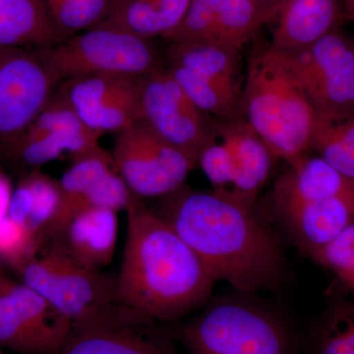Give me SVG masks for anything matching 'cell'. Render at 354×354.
<instances>
[{
	"label": "cell",
	"instance_id": "6da1fadb",
	"mask_svg": "<svg viewBox=\"0 0 354 354\" xmlns=\"http://www.w3.org/2000/svg\"><path fill=\"white\" fill-rule=\"evenodd\" d=\"M153 209L207 266L242 292L274 290L283 276L277 237L253 208L215 191L183 187Z\"/></svg>",
	"mask_w": 354,
	"mask_h": 354
},
{
	"label": "cell",
	"instance_id": "7a4b0ae2",
	"mask_svg": "<svg viewBox=\"0 0 354 354\" xmlns=\"http://www.w3.org/2000/svg\"><path fill=\"white\" fill-rule=\"evenodd\" d=\"M116 293L144 320L174 321L208 299L216 279L164 220L133 195Z\"/></svg>",
	"mask_w": 354,
	"mask_h": 354
},
{
	"label": "cell",
	"instance_id": "3957f363",
	"mask_svg": "<svg viewBox=\"0 0 354 354\" xmlns=\"http://www.w3.org/2000/svg\"><path fill=\"white\" fill-rule=\"evenodd\" d=\"M241 111L274 157L290 164L310 152L315 111L285 55L269 44L247 59Z\"/></svg>",
	"mask_w": 354,
	"mask_h": 354
},
{
	"label": "cell",
	"instance_id": "277c9868",
	"mask_svg": "<svg viewBox=\"0 0 354 354\" xmlns=\"http://www.w3.org/2000/svg\"><path fill=\"white\" fill-rule=\"evenodd\" d=\"M20 272L23 283L69 318L74 328L120 308L116 277L81 265L57 241L41 247Z\"/></svg>",
	"mask_w": 354,
	"mask_h": 354
},
{
	"label": "cell",
	"instance_id": "5b68a950",
	"mask_svg": "<svg viewBox=\"0 0 354 354\" xmlns=\"http://www.w3.org/2000/svg\"><path fill=\"white\" fill-rule=\"evenodd\" d=\"M35 50L57 85L92 74L145 76L165 66L153 39L109 28H93Z\"/></svg>",
	"mask_w": 354,
	"mask_h": 354
},
{
	"label": "cell",
	"instance_id": "8992f818",
	"mask_svg": "<svg viewBox=\"0 0 354 354\" xmlns=\"http://www.w3.org/2000/svg\"><path fill=\"white\" fill-rule=\"evenodd\" d=\"M183 341L190 354H293L278 317L234 300L209 305L184 328Z\"/></svg>",
	"mask_w": 354,
	"mask_h": 354
},
{
	"label": "cell",
	"instance_id": "52a82bcc",
	"mask_svg": "<svg viewBox=\"0 0 354 354\" xmlns=\"http://www.w3.org/2000/svg\"><path fill=\"white\" fill-rule=\"evenodd\" d=\"M111 156L115 171L141 198L162 197L183 187L198 164L142 118L115 133Z\"/></svg>",
	"mask_w": 354,
	"mask_h": 354
},
{
	"label": "cell",
	"instance_id": "ba28073f",
	"mask_svg": "<svg viewBox=\"0 0 354 354\" xmlns=\"http://www.w3.org/2000/svg\"><path fill=\"white\" fill-rule=\"evenodd\" d=\"M283 55L317 118L339 121L354 115V41L342 28Z\"/></svg>",
	"mask_w": 354,
	"mask_h": 354
},
{
	"label": "cell",
	"instance_id": "9c48e42d",
	"mask_svg": "<svg viewBox=\"0 0 354 354\" xmlns=\"http://www.w3.org/2000/svg\"><path fill=\"white\" fill-rule=\"evenodd\" d=\"M104 136L84 124L66 104L51 97L15 138L0 146V153L15 167L32 171L67 155L72 162L97 152Z\"/></svg>",
	"mask_w": 354,
	"mask_h": 354
},
{
	"label": "cell",
	"instance_id": "30bf717a",
	"mask_svg": "<svg viewBox=\"0 0 354 354\" xmlns=\"http://www.w3.org/2000/svg\"><path fill=\"white\" fill-rule=\"evenodd\" d=\"M72 321L25 283L6 279L0 292V348L53 354L68 341Z\"/></svg>",
	"mask_w": 354,
	"mask_h": 354
},
{
	"label": "cell",
	"instance_id": "8fae6325",
	"mask_svg": "<svg viewBox=\"0 0 354 354\" xmlns=\"http://www.w3.org/2000/svg\"><path fill=\"white\" fill-rule=\"evenodd\" d=\"M143 78L128 74L75 77L60 83L53 97L94 131L116 133L141 118Z\"/></svg>",
	"mask_w": 354,
	"mask_h": 354
},
{
	"label": "cell",
	"instance_id": "7c38bea8",
	"mask_svg": "<svg viewBox=\"0 0 354 354\" xmlns=\"http://www.w3.org/2000/svg\"><path fill=\"white\" fill-rule=\"evenodd\" d=\"M57 86L35 48L0 46V146L37 118Z\"/></svg>",
	"mask_w": 354,
	"mask_h": 354
},
{
	"label": "cell",
	"instance_id": "4fadbf2b",
	"mask_svg": "<svg viewBox=\"0 0 354 354\" xmlns=\"http://www.w3.org/2000/svg\"><path fill=\"white\" fill-rule=\"evenodd\" d=\"M140 118L197 160L211 136L214 120L193 104L167 66L144 76Z\"/></svg>",
	"mask_w": 354,
	"mask_h": 354
},
{
	"label": "cell",
	"instance_id": "5bb4252c",
	"mask_svg": "<svg viewBox=\"0 0 354 354\" xmlns=\"http://www.w3.org/2000/svg\"><path fill=\"white\" fill-rule=\"evenodd\" d=\"M270 17L253 0H191L183 19L162 37L174 41H211L243 50Z\"/></svg>",
	"mask_w": 354,
	"mask_h": 354
},
{
	"label": "cell",
	"instance_id": "9a60e30c",
	"mask_svg": "<svg viewBox=\"0 0 354 354\" xmlns=\"http://www.w3.org/2000/svg\"><path fill=\"white\" fill-rule=\"evenodd\" d=\"M346 21L342 0H281L269 25V46L283 55L309 48Z\"/></svg>",
	"mask_w": 354,
	"mask_h": 354
},
{
	"label": "cell",
	"instance_id": "2e32d148",
	"mask_svg": "<svg viewBox=\"0 0 354 354\" xmlns=\"http://www.w3.org/2000/svg\"><path fill=\"white\" fill-rule=\"evenodd\" d=\"M214 125L227 142L234 167L232 187L223 197L253 208L256 198L271 174L272 160L276 157L242 118H214Z\"/></svg>",
	"mask_w": 354,
	"mask_h": 354
},
{
	"label": "cell",
	"instance_id": "e0dca14e",
	"mask_svg": "<svg viewBox=\"0 0 354 354\" xmlns=\"http://www.w3.org/2000/svg\"><path fill=\"white\" fill-rule=\"evenodd\" d=\"M141 320L121 307L106 318L74 328L68 341L53 354H176L134 329L133 323Z\"/></svg>",
	"mask_w": 354,
	"mask_h": 354
},
{
	"label": "cell",
	"instance_id": "ac0fdd59",
	"mask_svg": "<svg viewBox=\"0 0 354 354\" xmlns=\"http://www.w3.org/2000/svg\"><path fill=\"white\" fill-rule=\"evenodd\" d=\"M118 234V213L92 207L78 212L57 242L81 265L102 270L113 260Z\"/></svg>",
	"mask_w": 354,
	"mask_h": 354
},
{
	"label": "cell",
	"instance_id": "d6986e66",
	"mask_svg": "<svg viewBox=\"0 0 354 354\" xmlns=\"http://www.w3.org/2000/svg\"><path fill=\"white\" fill-rule=\"evenodd\" d=\"M302 248L313 255L354 220V198L277 205Z\"/></svg>",
	"mask_w": 354,
	"mask_h": 354
},
{
	"label": "cell",
	"instance_id": "ffe728a7",
	"mask_svg": "<svg viewBox=\"0 0 354 354\" xmlns=\"http://www.w3.org/2000/svg\"><path fill=\"white\" fill-rule=\"evenodd\" d=\"M274 186V204L354 198V181L339 174L319 156L308 153L290 162Z\"/></svg>",
	"mask_w": 354,
	"mask_h": 354
},
{
	"label": "cell",
	"instance_id": "44dd1931",
	"mask_svg": "<svg viewBox=\"0 0 354 354\" xmlns=\"http://www.w3.org/2000/svg\"><path fill=\"white\" fill-rule=\"evenodd\" d=\"M165 64L183 67L205 80L243 88L242 50L211 41H174L165 51Z\"/></svg>",
	"mask_w": 354,
	"mask_h": 354
},
{
	"label": "cell",
	"instance_id": "7402d4cb",
	"mask_svg": "<svg viewBox=\"0 0 354 354\" xmlns=\"http://www.w3.org/2000/svg\"><path fill=\"white\" fill-rule=\"evenodd\" d=\"M191 0H118L95 28H109L153 39L164 37L183 19Z\"/></svg>",
	"mask_w": 354,
	"mask_h": 354
},
{
	"label": "cell",
	"instance_id": "603a6c76",
	"mask_svg": "<svg viewBox=\"0 0 354 354\" xmlns=\"http://www.w3.org/2000/svg\"><path fill=\"white\" fill-rule=\"evenodd\" d=\"M59 183L39 169L28 171L13 189L8 216L24 225L41 244L57 214Z\"/></svg>",
	"mask_w": 354,
	"mask_h": 354
},
{
	"label": "cell",
	"instance_id": "cb8c5ba5",
	"mask_svg": "<svg viewBox=\"0 0 354 354\" xmlns=\"http://www.w3.org/2000/svg\"><path fill=\"white\" fill-rule=\"evenodd\" d=\"M111 169H114L113 156L102 148L72 162L71 167L58 181L59 206L46 230L44 241L48 236L58 239L62 235L70 220L80 209L81 203L88 190Z\"/></svg>",
	"mask_w": 354,
	"mask_h": 354
},
{
	"label": "cell",
	"instance_id": "d4e9b609",
	"mask_svg": "<svg viewBox=\"0 0 354 354\" xmlns=\"http://www.w3.org/2000/svg\"><path fill=\"white\" fill-rule=\"evenodd\" d=\"M64 39L38 0H0V46L37 48Z\"/></svg>",
	"mask_w": 354,
	"mask_h": 354
},
{
	"label": "cell",
	"instance_id": "484cf974",
	"mask_svg": "<svg viewBox=\"0 0 354 354\" xmlns=\"http://www.w3.org/2000/svg\"><path fill=\"white\" fill-rule=\"evenodd\" d=\"M167 71L203 113L218 120L242 118V90L205 80L176 65L165 64Z\"/></svg>",
	"mask_w": 354,
	"mask_h": 354
},
{
	"label": "cell",
	"instance_id": "4316f807",
	"mask_svg": "<svg viewBox=\"0 0 354 354\" xmlns=\"http://www.w3.org/2000/svg\"><path fill=\"white\" fill-rule=\"evenodd\" d=\"M310 151L354 181V115L339 121L316 116Z\"/></svg>",
	"mask_w": 354,
	"mask_h": 354
},
{
	"label": "cell",
	"instance_id": "83f0119b",
	"mask_svg": "<svg viewBox=\"0 0 354 354\" xmlns=\"http://www.w3.org/2000/svg\"><path fill=\"white\" fill-rule=\"evenodd\" d=\"M118 0H38L46 18L62 38L93 29L111 13Z\"/></svg>",
	"mask_w": 354,
	"mask_h": 354
},
{
	"label": "cell",
	"instance_id": "f1b7e54d",
	"mask_svg": "<svg viewBox=\"0 0 354 354\" xmlns=\"http://www.w3.org/2000/svg\"><path fill=\"white\" fill-rule=\"evenodd\" d=\"M307 354H354V304L333 305L312 332Z\"/></svg>",
	"mask_w": 354,
	"mask_h": 354
},
{
	"label": "cell",
	"instance_id": "f546056e",
	"mask_svg": "<svg viewBox=\"0 0 354 354\" xmlns=\"http://www.w3.org/2000/svg\"><path fill=\"white\" fill-rule=\"evenodd\" d=\"M43 246L24 225L10 216L0 218V259L6 261L18 271Z\"/></svg>",
	"mask_w": 354,
	"mask_h": 354
},
{
	"label": "cell",
	"instance_id": "4dcf8cb0",
	"mask_svg": "<svg viewBox=\"0 0 354 354\" xmlns=\"http://www.w3.org/2000/svg\"><path fill=\"white\" fill-rule=\"evenodd\" d=\"M311 257L354 288V223Z\"/></svg>",
	"mask_w": 354,
	"mask_h": 354
},
{
	"label": "cell",
	"instance_id": "1f68e13d",
	"mask_svg": "<svg viewBox=\"0 0 354 354\" xmlns=\"http://www.w3.org/2000/svg\"><path fill=\"white\" fill-rule=\"evenodd\" d=\"M13 188L6 174L0 169V218L8 216Z\"/></svg>",
	"mask_w": 354,
	"mask_h": 354
},
{
	"label": "cell",
	"instance_id": "d6a6232c",
	"mask_svg": "<svg viewBox=\"0 0 354 354\" xmlns=\"http://www.w3.org/2000/svg\"><path fill=\"white\" fill-rule=\"evenodd\" d=\"M253 1L256 2L261 8L264 9L266 12L268 13V15H269L270 21H271L272 14H274V10H276L277 6H278L281 0H253Z\"/></svg>",
	"mask_w": 354,
	"mask_h": 354
},
{
	"label": "cell",
	"instance_id": "836d02e7",
	"mask_svg": "<svg viewBox=\"0 0 354 354\" xmlns=\"http://www.w3.org/2000/svg\"><path fill=\"white\" fill-rule=\"evenodd\" d=\"M344 1V15L346 20L354 24V0H342Z\"/></svg>",
	"mask_w": 354,
	"mask_h": 354
},
{
	"label": "cell",
	"instance_id": "e575fe53",
	"mask_svg": "<svg viewBox=\"0 0 354 354\" xmlns=\"http://www.w3.org/2000/svg\"><path fill=\"white\" fill-rule=\"evenodd\" d=\"M4 281H6V279L2 277L1 272H0V292H1L2 286L4 285Z\"/></svg>",
	"mask_w": 354,
	"mask_h": 354
},
{
	"label": "cell",
	"instance_id": "d590c367",
	"mask_svg": "<svg viewBox=\"0 0 354 354\" xmlns=\"http://www.w3.org/2000/svg\"><path fill=\"white\" fill-rule=\"evenodd\" d=\"M0 354H4V353H3V351H2V349H1V348H0Z\"/></svg>",
	"mask_w": 354,
	"mask_h": 354
},
{
	"label": "cell",
	"instance_id": "8d00e7d4",
	"mask_svg": "<svg viewBox=\"0 0 354 354\" xmlns=\"http://www.w3.org/2000/svg\"><path fill=\"white\" fill-rule=\"evenodd\" d=\"M353 41H354V38H353Z\"/></svg>",
	"mask_w": 354,
	"mask_h": 354
}]
</instances>
